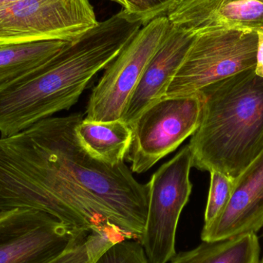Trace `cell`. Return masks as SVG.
Wrapping results in <instances>:
<instances>
[{
    "label": "cell",
    "instance_id": "11",
    "mask_svg": "<svg viewBox=\"0 0 263 263\" xmlns=\"http://www.w3.org/2000/svg\"><path fill=\"white\" fill-rule=\"evenodd\" d=\"M263 228V150L235 179L231 199L219 219L202 230V241L221 240Z\"/></svg>",
    "mask_w": 263,
    "mask_h": 263
},
{
    "label": "cell",
    "instance_id": "15",
    "mask_svg": "<svg viewBox=\"0 0 263 263\" xmlns=\"http://www.w3.org/2000/svg\"><path fill=\"white\" fill-rule=\"evenodd\" d=\"M70 43L57 40L0 45V86L47 63Z\"/></svg>",
    "mask_w": 263,
    "mask_h": 263
},
{
    "label": "cell",
    "instance_id": "13",
    "mask_svg": "<svg viewBox=\"0 0 263 263\" xmlns=\"http://www.w3.org/2000/svg\"><path fill=\"white\" fill-rule=\"evenodd\" d=\"M76 134L80 145L94 159L117 165L126 159L133 131L121 120L95 122L84 118L76 127Z\"/></svg>",
    "mask_w": 263,
    "mask_h": 263
},
{
    "label": "cell",
    "instance_id": "3",
    "mask_svg": "<svg viewBox=\"0 0 263 263\" xmlns=\"http://www.w3.org/2000/svg\"><path fill=\"white\" fill-rule=\"evenodd\" d=\"M198 94L200 123L188 145L193 167L236 179L263 150V78L253 68Z\"/></svg>",
    "mask_w": 263,
    "mask_h": 263
},
{
    "label": "cell",
    "instance_id": "17",
    "mask_svg": "<svg viewBox=\"0 0 263 263\" xmlns=\"http://www.w3.org/2000/svg\"><path fill=\"white\" fill-rule=\"evenodd\" d=\"M210 186L202 230L211 227L227 208L235 186V179L219 171L210 172Z\"/></svg>",
    "mask_w": 263,
    "mask_h": 263
},
{
    "label": "cell",
    "instance_id": "24",
    "mask_svg": "<svg viewBox=\"0 0 263 263\" xmlns=\"http://www.w3.org/2000/svg\"><path fill=\"white\" fill-rule=\"evenodd\" d=\"M259 263H263V256L262 259H260V262H259Z\"/></svg>",
    "mask_w": 263,
    "mask_h": 263
},
{
    "label": "cell",
    "instance_id": "5",
    "mask_svg": "<svg viewBox=\"0 0 263 263\" xmlns=\"http://www.w3.org/2000/svg\"><path fill=\"white\" fill-rule=\"evenodd\" d=\"M192 168L191 151L185 145L148 182V213L139 242L150 263H168L176 254L178 223L193 190Z\"/></svg>",
    "mask_w": 263,
    "mask_h": 263
},
{
    "label": "cell",
    "instance_id": "19",
    "mask_svg": "<svg viewBox=\"0 0 263 263\" xmlns=\"http://www.w3.org/2000/svg\"><path fill=\"white\" fill-rule=\"evenodd\" d=\"M135 20L145 25L158 17L163 16L165 8L172 0H126Z\"/></svg>",
    "mask_w": 263,
    "mask_h": 263
},
{
    "label": "cell",
    "instance_id": "22",
    "mask_svg": "<svg viewBox=\"0 0 263 263\" xmlns=\"http://www.w3.org/2000/svg\"><path fill=\"white\" fill-rule=\"evenodd\" d=\"M112 2H115V3H118L120 4V6H121L123 7V9H126V10H128L129 9V6H128L127 3H126V0H110Z\"/></svg>",
    "mask_w": 263,
    "mask_h": 263
},
{
    "label": "cell",
    "instance_id": "1",
    "mask_svg": "<svg viewBox=\"0 0 263 263\" xmlns=\"http://www.w3.org/2000/svg\"><path fill=\"white\" fill-rule=\"evenodd\" d=\"M82 114L49 117L0 136V210H38L77 230H116L140 240L148 185L124 162L109 165L80 145Z\"/></svg>",
    "mask_w": 263,
    "mask_h": 263
},
{
    "label": "cell",
    "instance_id": "20",
    "mask_svg": "<svg viewBox=\"0 0 263 263\" xmlns=\"http://www.w3.org/2000/svg\"><path fill=\"white\" fill-rule=\"evenodd\" d=\"M256 32L258 34V47L255 71L258 76L263 78V30L259 29Z\"/></svg>",
    "mask_w": 263,
    "mask_h": 263
},
{
    "label": "cell",
    "instance_id": "21",
    "mask_svg": "<svg viewBox=\"0 0 263 263\" xmlns=\"http://www.w3.org/2000/svg\"><path fill=\"white\" fill-rule=\"evenodd\" d=\"M22 1H24V0H0V9L9 7V6H12V5Z\"/></svg>",
    "mask_w": 263,
    "mask_h": 263
},
{
    "label": "cell",
    "instance_id": "26",
    "mask_svg": "<svg viewBox=\"0 0 263 263\" xmlns=\"http://www.w3.org/2000/svg\"><path fill=\"white\" fill-rule=\"evenodd\" d=\"M261 1H262V3H263V0H261Z\"/></svg>",
    "mask_w": 263,
    "mask_h": 263
},
{
    "label": "cell",
    "instance_id": "16",
    "mask_svg": "<svg viewBox=\"0 0 263 263\" xmlns=\"http://www.w3.org/2000/svg\"><path fill=\"white\" fill-rule=\"evenodd\" d=\"M121 239L110 230H92L83 242L49 263H94L110 246Z\"/></svg>",
    "mask_w": 263,
    "mask_h": 263
},
{
    "label": "cell",
    "instance_id": "25",
    "mask_svg": "<svg viewBox=\"0 0 263 263\" xmlns=\"http://www.w3.org/2000/svg\"><path fill=\"white\" fill-rule=\"evenodd\" d=\"M262 29V30H263V27L260 28V29ZM258 30H259V29H258Z\"/></svg>",
    "mask_w": 263,
    "mask_h": 263
},
{
    "label": "cell",
    "instance_id": "12",
    "mask_svg": "<svg viewBox=\"0 0 263 263\" xmlns=\"http://www.w3.org/2000/svg\"><path fill=\"white\" fill-rule=\"evenodd\" d=\"M194 35L171 24L165 41L152 58L136 85L120 120L131 126L145 109L166 97Z\"/></svg>",
    "mask_w": 263,
    "mask_h": 263
},
{
    "label": "cell",
    "instance_id": "4",
    "mask_svg": "<svg viewBox=\"0 0 263 263\" xmlns=\"http://www.w3.org/2000/svg\"><path fill=\"white\" fill-rule=\"evenodd\" d=\"M258 34L220 29L196 34L166 97L196 95L210 85L256 68Z\"/></svg>",
    "mask_w": 263,
    "mask_h": 263
},
{
    "label": "cell",
    "instance_id": "8",
    "mask_svg": "<svg viewBox=\"0 0 263 263\" xmlns=\"http://www.w3.org/2000/svg\"><path fill=\"white\" fill-rule=\"evenodd\" d=\"M170 28L167 16L154 18L141 28L108 65L92 89L86 119L95 122L120 120L136 85L165 41Z\"/></svg>",
    "mask_w": 263,
    "mask_h": 263
},
{
    "label": "cell",
    "instance_id": "9",
    "mask_svg": "<svg viewBox=\"0 0 263 263\" xmlns=\"http://www.w3.org/2000/svg\"><path fill=\"white\" fill-rule=\"evenodd\" d=\"M89 233L38 210H0V263H49Z\"/></svg>",
    "mask_w": 263,
    "mask_h": 263
},
{
    "label": "cell",
    "instance_id": "2",
    "mask_svg": "<svg viewBox=\"0 0 263 263\" xmlns=\"http://www.w3.org/2000/svg\"><path fill=\"white\" fill-rule=\"evenodd\" d=\"M142 26L123 9L47 63L1 85L0 136L20 133L70 109L96 74L107 67Z\"/></svg>",
    "mask_w": 263,
    "mask_h": 263
},
{
    "label": "cell",
    "instance_id": "14",
    "mask_svg": "<svg viewBox=\"0 0 263 263\" xmlns=\"http://www.w3.org/2000/svg\"><path fill=\"white\" fill-rule=\"evenodd\" d=\"M260 245L256 233L221 240L202 241L196 248L176 253L168 263H259Z\"/></svg>",
    "mask_w": 263,
    "mask_h": 263
},
{
    "label": "cell",
    "instance_id": "10",
    "mask_svg": "<svg viewBox=\"0 0 263 263\" xmlns=\"http://www.w3.org/2000/svg\"><path fill=\"white\" fill-rule=\"evenodd\" d=\"M173 26L195 35L220 29L263 27L261 0H179L167 12Z\"/></svg>",
    "mask_w": 263,
    "mask_h": 263
},
{
    "label": "cell",
    "instance_id": "23",
    "mask_svg": "<svg viewBox=\"0 0 263 263\" xmlns=\"http://www.w3.org/2000/svg\"><path fill=\"white\" fill-rule=\"evenodd\" d=\"M179 0H172L171 2H170V3H168V6H166V8H165V12H164L163 15H166L167 12H168V10H170V9H171L172 7H173V6H176V4H177L178 2H179Z\"/></svg>",
    "mask_w": 263,
    "mask_h": 263
},
{
    "label": "cell",
    "instance_id": "18",
    "mask_svg": "<svg viewBox=\"0 0 263 263\" xmlns=\"http://www.w3.org/2000/svg\"><path fill=\"white\" fill-rule=\"evenodd\" d=\"M94 263H150L139 240L123 239L106 249Z\"/></svg>",
    "mask_w": 263,
    "mask_h": 263
},
{
    "label": "cell",
    "instance_id": "7",
    "mask_svg": "<svg viewBox=\"0 0 263 263\" xmlns=\"http://www.w3.org/2000/svg\"><path fill=\"white\" fill-rule=\"evenodd\" d=\"M202 101L199 94L165 97L145 109L130 126L126 155L132 172L142 173L193 136L200 123Z\"/></svg>",
    "mask_w": 263,
    "mask_h": 263
},
{
    "label": "cell",
    "instance_id": "6",
    "mask_svg": "<svg viewBox=\"0 0 263 263\" xmlns=\"http://www.w3.org/2000/svg\"><path fill=\"white\" fill-rule=\"evenodd\" d=\"M98 23L89 0H24L0 9V45L73 42Z\"/></svg>",
    "mask_w": 263,
    "mask_h": 263
}]
</instances>
